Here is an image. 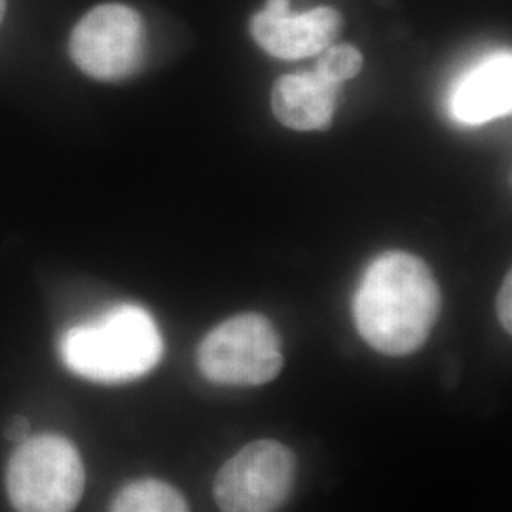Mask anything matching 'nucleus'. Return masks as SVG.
Listing matches in <instances>:
<instances>
[{
    "mask_svg": "<svg viewBox=\"0 0 512 512\" xmlns=\"http://www.w3.org/2000/svg\"><path fill=\"white\" fill-rule=\"evenodd\" d=\"M440 313V289L429 266L408 253L370 264L353 300L355 325L366 344L385 355H408L427 342Z\"/></svg>",
    "mask_w": 512,
    "mask_h": 512,
    "instance_id": "1",
    "label": "nucleus"
},
{
    "mask_svg": "<svg viewBox=\"0 0 512 512\" xmlns=\"http://www.w3.org/2000/svg\"><path fill=\"white\" fill-rule=\"evenodd\" d=\"M511 289L512 281L511 274L505 277L503 281V287H501V293L497 298V313H499V321L503 325V329L507 332H511Z\"/></svg>",
    "mask_w": 512,
    "mask_h": 512,
    "instance_id": "12",
    "label": "nucleus"
},
{
    "mask_svg": "<svg viewBox=\"0 0 512 512\" xmlns=\"http://www.w3.org/2000/svg\"><path fill=\"white\" fill-rule=\"evenodd\" d=\"M512 109V57L499 52L459 80L450 97L452 116L467 126H480L509 116Z\"/></svg>",
    "mask_w": 512,
    "mask_h": 512,
    "instance_id": "8",
    "label": "nucleus"
},
{
    "mask_svg": "<svg viewBox=\"0 0 512 512\" xmlns=\"http://www.w3.org/2000/svg\"><path fill=\"white\" fill-rule=\"evenodd\" d=\"M69 54L95 80H124L143 67L147 29L141 14L126 4H101L74 25Z\"/></svg>",
    "mask_w": 512,
    "mask_h": 512,
    "instance_id": "5",
    "label": "nucleus"
},
{
    "mask_svg": "<svg viewBox=\"0 0 512 512\" xmlns=\"http://www.w3.org/2000/svg\"><path fill=\"white\" fill-rule=\"evenodd\" d=\"M340 84L323 78L315 69L310 73L287 74L275 82L272 109L275 118L298 131L329 128Z\"/></svg>",
    "mask_w": 512,
    "mask_h": 512,
    "instance_id": "9",
    "label": "nucleus"
},
{
    "mask_svg": "<svg viewBox=\"0 0 512 512\" xmlns=\"http://www.w3.org/2000/svg\"><path fill=\"white\" fill-rule=\"evenodd\" d=\"M29 437V423L25 418H16L6 427V439L21 442Z\"/></svg>",
    "mask_w": 512,
    "mask_h": 512,
    "instance_id": "13",
    "label": "nucleus"
},
{
    "mask_svg": "<svg viewBox=\"0 0 512 512\" xmlns=\"http://www.w3.org/2000/svg\"><path fill=\"white\" fill-rule=\"evenodd\" d=\"M84 463L71 440L37 435L19 442L6 473L18 512H73L84 494Z\"/></svg>",
    "mask_w": 512,
    "mask_h": 512,
    "instance_id": "3",
    "label": "nucleus"
},
{
    "mask_svg": "<svg viewBox=\"0 0 512 512\" xmlns=\"http://www.w3.org/2000/svg\"><path fill=\"white\" fill-rule=\"evenodd\" d=\"M342 31V16L330 6H317L304 14L291 8L274 12L260 10L251 19L256 44L279 59H304L321 54L334 44Z\"/></svg>",
    "mask_w": 512,
    "mask_h": 512,
    "instance_id": "7",
    "label": "nucleus"
},
{
    "mask_svg": "<svg viewBox=\"0 0 512 512\" xmlns=\"http://www.w3.org/2000/svg\"><path fill=\"white\" fill-rule=\"evenodd\" d=\"M110 512H190L173 486L162 480H135L120 490Z\"/></svg>",
    "mask_w": 512,
    "mask_h": 512,
    "instance_id": "10",
    "label": "nucleus"
},
{
    "mask_svg": "<svg viewBox=\"0 0 512 512\" xmlns=\"http://www.w3.org/2000/svg\"><path fill=\"white\" fill-rule=\"evenodd\" d=\"M198 366L213 384H268L283 368L279 334L262 315L232 317L203 338Z\"/></svg>",
    "mask_w": 512,
    "mask_h": 512,
    "instance_id": "4",
    "label": "nucleus"
},
{
    "mask_svg": "<svg viewBox=\"0 0 512 512\" xmlns=\"http://www.w3.org/2000/svg\"><path fill=\"white\" fill-rule=\"evenodd\" d=\"M363 69V54L351 44H332L321 52L315 71L334 84H342Z\"/></svg>",
    "mask_w": 512,
    "mask_h": 512,
    "instance_id": "11",
    "label": "nucleus"
},
{
    "mask_svg": "<svg viewBox=\"0 0 512 512\" xmlns=\"http://www.w3.org/2000/svg\"><path fill=\"white\" fill-rule=\"evenodd\" d=\"M4 14H6V0H0V23L4 19Z\"/></svg>",
    "mask_w": 512,
    "mask_h": 512,
    "instance_id": "14",
    "label": "nucleus"
},
{
    "mask_svg": "<svg viewBox=\"0 0 512 512\" xmlns=\"http://www.w3.org/2000/svg\"><path fill=\"white\" fill-rule=\"evenodd\" d=\"M293 482V452L277 440H256L222 465L215 499L222 512H275Z\"/></svg>",
    "mask_w": 512,
    "mask_h": 512,
    "instance_id": "6",
    "label": "nucleus"
},
{
    "mask_svg": "<svg viewBox=\"0 0 512 512\" xmlns=\"http://www.w3.org/2000/svg\"><path fill=\"white\" fill-rule=\"evenodd\" d=\"M63 365L97 384H124L148 374L164 355L156 321L135 304H120L74 325L59 340Z\"/></svg>",
    "mask_w": 512,
    "mask_h": 512,
    "instance_id": "2",
    "label": "nucleus"
}]
</instances>
